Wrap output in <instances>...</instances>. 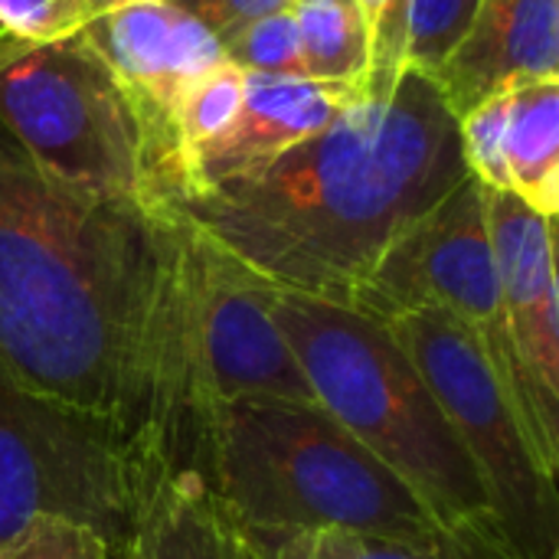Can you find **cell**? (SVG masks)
Here are the masks:
<instances>
[{"label":"cell","instance_id":"cell-1","mask_svg":"<svg viewBox=\"0 0 559 559\" xmlns=\"http://www.w3.org/2000/svg\"><path fill=\"white\" fill-rule=\"evenodd\" d=\"M206 282L190 226L52 177L0 124V364L23 390L108 423L157 472L193 465Z\"/></svg>","mask_w":559,"mask_h":559},{"label":"cell","instance_id":"cell-2","mask_svg":"<svg viewBox=\"0 0 559 559\" xmlns=\"http://www.w3.org/2000/svg\"><path fill=\"white\" fill-rule=\"evenodd\" d=\"M468 177L439 85L403 69L272 164L157 206L252 282L350 305L383 252Z\"/></svg>","mask_w":559,"mask_h":559},{"label":"cell","instance_id":"cell-3","mask_svg":"<svg viewBox=\"0 0 559 559\" xmlns=\"http://www.w3.org/2000/svg\"><path fill=\"white\" fill-rule=\"evenodd\" d=\"M193 468L255 550L311 531H357L465 559L413 488L321 406H219Z\"/></svg>","mask_w":559,"mask_h":559},{"label":"cell","instance_id":"cell-4","mask_svg":"<svg viewBox=\"0 0 559 559\" xmlns=\"http://www.w3.org/2000/svg\"><path fill=\"white\" fill-rule=\"evenodd\" d=\"M269 311L314 396L373 452L465 559H511L459 432L393 331L344 305L269 288Z\"/></svg>","mask_w":559,"mask_h":559},{"label":"cell","instance_id":"cell-5","mask_svg":"<svg viewBox=\"0 0 559 559\" xmlns=\"http://www.w3.org/2000/svg\"><path fill=\"white\" fill-rule=\"evenodd\" d=\"M0 124L52 177L151 206L141 121L85 29L52 43L0 29Z\"/></svg>","mask_w":559,"mask_h":559},{"label":"cell","instance_id":"cell-6","mask_svg":"<svg viewBox=\"0 0 559 559\" xmlns=\"http://www.w3.org/2000/svg\"><path fill=\"white\" fill-rule=\"evenodd\" d=\"M164 475L108 423L23 390L0 364V547L36 518H66L124 557Z\"/></svg>","mask_w":559,"mask_h":559},{"label":"cell","instance_id":"cell-7","mask_svg":"<svg viewBox=\"0 0 559 559\" xmlns=\"http://www.w3.org/2000/svg\"><path fill=\"white\" fill-rule=\"evenodd\" d=\"M386 328L416 364L478 468L508 557L557 559V478L534 455L478 337L442 308L406 311Z\"/></svg>","mask_w":559,"mask_h":559},{"label":"cell","instance_id":"cell-8","mask_svg":"<svg viewBox=\"0 0 559 559\" xmlns=\"http://www.w3.org/2000/svg\"><path fill=\"white\" fill-rule=\"evenodd\" d=\"M347 308L380 324H390L406 311L442 308L478 337L501 380L508 367V341L488 236L485 183L468 174L445 200L416 219L383 252Z\"/></svg>","mask_w":559,"mask_h":559},{"label":"cell","instance_id":"cell-9","mask_svg":"<svg viewBox=\"0 0 559 559\" xmlns=\"http://www.w3.org/2000/svg\"><path fill=\"white\" fill-rule=\"evenodd\" d=\"M488 236L501 288L508 367L501 386L540 465L559 472V292L554 219L511 190L485 187Z\"/></svg>","mask_w":559,"mask_h":559},{"label":"cell","instance_id":"cell-10","mask_svg":"<svg viewBox=\"0 0 559 559\" xmlns=\"http://www.w3.org/2000/svg\"><path fill=\"white\" fill-rule=\"evenodd\" d=\"M85 36L134 105L147 144L151 206H164L180 190L177 105L206 69L226 59L223 46L190 10L157 0H124L98 10L85 23Z\"/></svg>","mask_w":559,"mask_h":559},{"label":"cell","instance_id":"cell-11","mask_svg":"<svg viewBox=\"0 0 559 559\" xmlns=\"http://www.w3.org/2000/svg\"><path fill=\"white\" fill-rule=\"evenodd\" d=\"M200 380L210 413L236 403L318 406L292 344L269 311V288L226 265L213 249L200 321Z\"/></svg>","mask_w":559,"mask_h":559},{"label":"cell","instance_id":"cell-12","mask_svg":"<svg viewBox=\"0 0 559 559\" xmlns=\"http://www.w3.org/2000/svg\"><path fill=\"white\" fill-rule=\"evenodd\" d=\"M364 95L367 85L350 82L246 72V98L233 128L190 160L177 197L272 164L301 141L328 131Z\"/></svg>","mask_w":559,"mask_h":559},{"label":"cell","instance_id":"cell-13","mask_svg":"<svg viewBox=\"0 0 559 559\" xmlns=\"http://www.w3.org/2000/svg\"><path fill=\"white\" fill-rule=\"evenodd\" d=\"M429 79L455 118L491 95L559 79V0H481L468 33Z\"/></svg>","mask_w":559,"mask_h":559},{"label":"cell","instance_id":"cell-14","mask_svg":"<svg viewBox=\"0 0 559 559\" xmlns=\"http://www.w3.org/2000/svg\"><path fill=\"white\" fill-rule=\"evenodd\" d=\"M134 554L141 559H262L193 465L164 475L141 521Z\"/></svg>","mask_w":559,"mask_h":559},{"label":"cell","instance_id":"cell-15","mask_svg":"<svg viewBox=\"0 0 559 559\" xmlns=\"http://www.w3.org/2000/svg\"><path fill=\"white\" fill-rule=\"evenodd\" d=\"M504 157L511 193L547 219L559 210V79L527 82L508 92Z\"/></svg>","mask_w":559,"mask_h":559},{"label":"cell","instance_id":"cell-16","mask_svg":"<svg viewBox=\"0 0 559 559\" xmlns=\"http://www.w3.org/2000/svg\"><path fill=\"white\" fill-rule=\"evenodd\" d=\"M292 13L308 79L367 85L373 69L370 33L354 0H295Z\"/></svg>","mask_w":559,"mask_h":559},{"label":"cell","instance_id":"cell-17","mask_svg":"<svg viewBox=\"0 0 559 559\" xmlns=\"http://www.w3.org/2000/svg\"><path fill=\"white\" fill-rule=\"evenodd\" d=\"M242 98H246V72L239 66H233L229 59L206 69L183 92L177 115H174V138H177V157H180V190H183V177H187L190 160L233 128V121L242 108Z\"/></svg>","mask_w":559,"mask_h":559},{"label":"cell","instance_id":"cell-18","mask_svg":"<svg viewBox=\"0 0 559 559\" xmlns=\"http://www.w3.org/2000/svg\"><path fill=\"white\" fill-rule=\"evenodd\" d=\"M478 7L481 0H406L400 66L432 75L468 33Z\"/></svg>","mask_w":559,"mask_h":559},{"label":"cell","instance_id":"cell-19","mask_svg":"<svg viewBox=\"0 0 559 559\" xmlns=\"http://www.w3.org/2000/svg\"><path fill=\"white\" fill-rule=\"evenodd\" d=\"M223 56L252 75H305L301 36L292 7L252 20L219 39ZM308 79V75H305Z\"/></svg>","mask_w":559,"mask_h":559},{"label":"cell","instance_id":"cell-20","mask_svg":"<svg viewBox=\"0 0 559 559\" xmlns=\"http://www.w3.org/2000/svg\"><path fill=\"white\" fill-rule=\"evenodd\" d=\"M259 554L262 559H459L455 554H432V550H419L393 537L357 534V531L295 534Z\"/></svg>","mask_w":559,"mask_h":559},{"label":"cell","instance_id":"cell-21","mask_svg":"<svg viewBox=\"0 0 559 559\" xmlns=\"http://www.w3.org/2000/svg\"><path fill=\"white\" fill-rule=\"evenodd\" d=\"M508 108L511 95H491L472 111L459 118L462 134V154L468 164V174L478 177L491 190H511L508 177V157H504V131H508Z\"/></svg>","mask_w":559,"mask_h":559},{"label":"cell","instance_id":"cell-22","mask_svg":"<svg viewBox=\"0 0 559 559\" xmlns=\"http://www.w3.org/2000/svg\"><path fill=\"white\" fill-rule=\"evenodd\" d=\"M0 559H121L111 544L85 524L66 518H36L23 534H16Z\"/></svg>","mask_w":559,"mask_h":559},{"label":"cell","instance_id":"cell-23","mask_svg":"<svg viewBox=\"0 0 559 559\" xmlns=\"http://www.w3.org/2000/svg\"><path fill=\"white\" fill-rule=\"evenodd\" d=\"M88 20L92 0H0V29L29 43L66 39Z\"/></svg>","mask_w":559,"mask_h":559},{"label":"cell","instance_id":"cell-24","mask_svg":"<svg viewBox=\"0 0 559 559\" xmlns=\"http://www.w3.org/2000/svg\"><path fill=\"white\" fill-rule=\"evenodd\" d=\"M295 0H197L190 7V13L216 36L223 39L226 33L252 23V20H262L269 13H278V10H288Z\"/></svg>","mask_w":559,"mask_h":559},{"label":"cell","instance_id":"cell-25","mask_svg":"<svg viewBox=\"0 0 559 559\" xmlns=\"http://www.w3.org/2000/svg\"><path fill=\"white\" fill-rule=\"evenodd\" d=\"M115 0H92V16L98 13V10H105V7H111Z\"/></svg>","mask_w":559,"mask_h":559},{"label":"cell","instance_id":"cell-26","mask_svg":"<svg viewBox=\"0 0 559 559\" xmlns=\"http://www.w3.org/2000/svg\"><path fill=\"white\" fill-rule=\"evenodd\" d=\"M121 559H141V557H138V554L131 550V554H124V557H121Z\"/></svg>","mask_w":559,"mask_h":559}]
</instances>
